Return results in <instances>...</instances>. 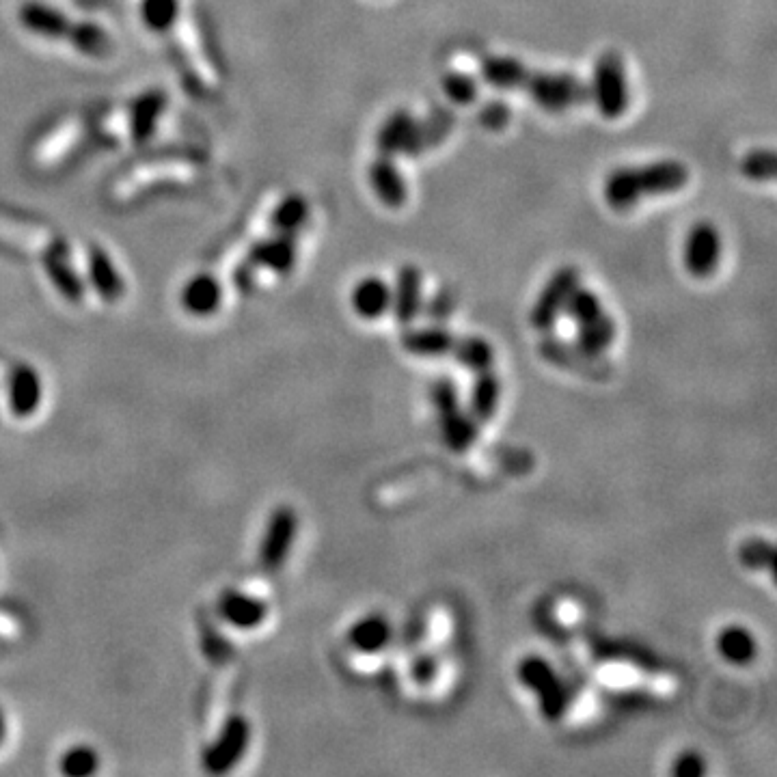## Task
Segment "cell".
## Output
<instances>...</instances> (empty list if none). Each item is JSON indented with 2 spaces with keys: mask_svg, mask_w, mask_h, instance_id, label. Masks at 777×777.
Here are the masks:
<instances>
[{
  "mask_svg": "<svg viewBox=\"0 0 777 777\" xmlns=\"http://www.w3.org/2000/svg\"><path fill=\"white\" fill-rule=\"evenodd\" d=\"M689 182V171L678 160H659L642 167H622L613 171L603 186L609 206L618 212L631 210L648 197L678 193Z\"/></svg>",
  "mask_w": 777,
  "mask_h": 777,
  "instance_id": "6da1fadb",
  "label": "cell"
},
{
  "mask_svg": "<svg viewBox=\"0 0 777 777\" xmlns=\"http://www.w3.org/2000/svg\"><path fill=\"white\" fill-rule=\"evenodd\" d=\"M516 678L525 689L538 698L540 713L549 721H560L570 708L572 695L555 667L540 657V654H527L516 665Z\"/></svg>",
  "mask_w": 777,
  "mask_h": 777,
  "instance_id": "7a4b0ae2",
  "label": "cell"
},
{
  "mask_svg": "<svg viewBox=\"0 0 777 777\" xmlns=\"http://www.w3.org/2000/svg\"><path fill=\"white\" fill-rule=\"evenodd\" d=\"M590 100L596 104L598 113L607 119H618L629 111V78H626L624 59L616 50H607L598 57L592 74Z\"/></svg>",
  "mask_w": 777,
  "mask_h": 777,
  "instance_id": "3957f363",
  "label": "cell"
},
{
  "mask_svg": "<svg viewBox=\"0 0 777 777\" xmlns=\"http://www.w3.org/2000/svg\"><path fill=\"white\" fill-rule=\"evenodd\" d=\"M523 89L547 113H564L590 100V85L564 72H529Z\"/></svg>",
  "mask_w": 777,
  "mask_h": 777,
  "instance_id": "277c9868",
  "label": "cell"
},
{
  "mask_svg": "<svg viewBox=\"0 0 777 777\" xmlns=\"http://www.w3.org/2000/svg\"><path fill=\"white\" fill-rule=\"evenodd\" d=\"M253 739L251 721L244 715H231L214 736V741L203 749L201 767L210 775H223L236 769L247 756Z\"/></svg>",
  "mask_w": 777,
  "mask_h": 777,
  "instance_id": "5b68a950",
  "label": "cell"
},
{
  "mask_svg": "<svg viewBox=\"0 0 777 777\" xmlns=\"http://www.w3.org/2000/svg\"><path fill=\"white\" fill-rule=\"evenodd\" d=\"M298 536V514L290 506H279L270 512L259 542L257 560L266 572H279L288 562L292 547Z\"/></svg>",
  "mask_w": 777,
  "mask_h": 777,
  "instance_id": "8992f818",
  "label": "cell"
},
{
  "mask_svg": "<svg viewBox=\"0 0 777 777\" xmlns=\"http://www.w3.org/2000/svg\"><path fill=\"white\" fill-rule=\"evenodd\" d=\"M577 285H579L577 268L564 266L560 270H555L547 285L540 290L534 307H531V313H529L531 326L540 333L551 331L555 322L560 320V316L564 313L568 298L572 292H575Z\"/></svg>",
  "mask_w": 777,
  "mask_h": 777,
  "instance_id": "52a82bcc",
  "label": "cell"
},
{
  "mask_svg": "<svg viewBox=\"0 0 777 777\" xmlns=\"http://www.w3.org/2000/svg\"><path fill=\"white\" fill-rule=\"evenodd\" d=\"M721 236L713 223H698L689 229L683 249V262L691 277L708 279L719 266Z\"/></svg>",
  "mask_w": 777,
  "mask_h": 777,
  "instance_id": "ba28073f",
  "label": "cell"
},
{
  "mask_svg": "<svg viewBox=\"0 0 777 777\" xmlns=\"http://www.w3.org/2000/svg\"><path fill=\"white\" fill-rule=\"evenodd\" d=\"M44 402V380L33 365L18 363L7 374V406L16 419L33 417Z\"/></svg>",
  "mask_w": 777,
  "mask_h": 777,
  "instance_id": "9c48e42d",
  "label": "cell"
},
{
  "mask_svg": "<svg viewBox=\"0 0 777 777\" xmlns=\"http://www.w3.org/2000/svg\"><path fill=\"white\" fill-rule=\"evenodd\" d=\"M424 307V277L417 266H402L391 290V313L398 324L411 326Z\"/></svg>",
  "mask_w": 777,
  "mask_h": 777,
  "instance_id": "30bf717a",
  "label": "cell"
},
{
  "mask_svg": "<svg viewBox=\"0 0 777 777\" xmlns=\"http://www.w3.org/2000/svg\"><path fill=\"white\" fill-rule=\"evenodd\" d=\"M268 603L249 592L229 590L218 601V616H221L231 629L255 631L268 618Z\"/></svg>",
  "mask_w": 777,
  "mask_h": 777,
  "instance_id": "8fae6325",
  "label": "cell"
},
{
  "mask_svg": "<svg viewBox=\"0 0 777 777\" xmlns=\"http://www.w3.org/2000/svg\"><path fill=\"white\" fill-rule=\"evenodd\" d=\"M456 128V113L447 106H434L432 111H428L426 117L417 119L415 124V134H413V143L411 149H408V158H419L424 156L430 149H436L443 145L449 134Z\"/></svg>",
  "mask_w": 777,
  "mask_h": 777,
  "instance_id": "7c38bea8",
  "label": "cell"
},
{
  "mask_svg": "<svg viewBox=\"0 0 777 777\" xmlns=\"http://www.w3.org/2000/svg\"><path fill=\"white\" fill-rule=\"evenodd\" d=\"M456 339L458 337L454 333H449L445 326L432 324V326H421V329H411V326H406L400 342H402V348L408 354H413V357L436 359V357H447V354H452Z\"/></svg>",
  "mask_w": 777,
  "mask_h": 777,
  "instance_id": "4fadbf2b",
  "label": "cell"
},
{
  "mask_svg": "<svg viewBox=\"0 0 777 777\" xmlns=\"http://www.w3.org/2000/svg\"><path fill=\"white\" fill-rule=\"evenodd\" d=\"M180 303L188 316L210 318L223 305V288L212 275H197L188 279L180 294Z\"/></svg>",
  "mask_w": 777,
  "mask_h": 777,
  "instance_id": "5bb4252c",
  "label": "cell"
},
{
  "mask_svg": "<svg viewBox=\"0 0 777 777\" xmlns=\"http://www.w3.org/2000/svg\"><path fill=\"white\" fill-rule=\"evenodd\" d=\"M393 637V629L383 613H367V616L354 622L348 633L346 642L348 646L359 654H376L383 652Z\"/></svg>",
  "mask_w": 777,
  "mask_h": 777,
  "instance_id": "9a60e30c",
  "label": "cell"
},
{
  "mask_svg": "<svg viewBox=\"0 0 777 777\" xmlns=\"http://www.w3.org/2000/svg\"><path fill=\"white\" fill-rule=\"evenodd\" d=\"M20 22L26 31L48 39H70L74 29V22H67L59 9L39 3V0H31L20 7Z\"/></svg>",
  "mask_w": 777,
  "mask_h": 777,
  "instance_id": "2e32d148",
  "label": "cell"
},
{
  "mask_svg": "<svg viewBox=\"0 0 777 777\" xmlns=\"http://www.w3.org/2000/svg\"><path fill=\"white\" fill-rule=\"evenodd\" d=\"M415 124H417V117H413L411 111H406V108L393 111L376 132L378 152L391 158L398 154L408 156V149H411L413 134H415Z\"/></svg>",
  "mask_w": 777,
  "mask_h": 777,
  "instance_id": "e0dca14e",
  "label": "cell"
},
{
  "mask_svg": "<svg viewBox=\"0 0 777 777\" xmlns=\"http://www.w3.org/2000/svg\"><path fill=\"white\" fill-rule=\"evenodd\" d=\"M249 262L257 268L288 275L296 264V242L290 234H279L275 238L259 240L249 253Z\"/></svg>",
  "mask_w": 777,
  "mask_h": 777,
  "instance_id": "ac0fdd59",
  "label": "cell"
},
{
  "mask_svg": "<svg viewBox=\"0 0 777 777\" xmlns=\"http://www.w3.org/2000/svg\"><path fill=\"white\" fill-rule=\"evenodd\" d=\"M370 184L374 195L385 203L387 208H400L406 201V180L402 171L395 165L391 156L380 154L370 165Z\"/></svg>",
  "mask_w": 777,
  "mask_h": 777,
  "instance_id": "d6986e66",
  "label": "cell"
},
{
  "mask_svg": "<svg viewBox=\"0 0 777 777\" xmlns=\"http://www.w3.org/2000/svg\"><path fill=\"white\" fill-rule=\"evenodd\" d=\"M89 283L104 303H117L126 294L124 277L119 275L111 257L100 247L89 249Z\"/></svg>",
  "mask_w": 777,
  "mask_h": 777,
  "instance_id": "ffe728a7",
  "label": "cell"
},
{
  "mask_svg": "<svg viewBox=\"0 0 777 777\" xmlns=\"http://www.w3.org/2000/svg\"><path fill=\"white\" fill-rule=\"evenodd\" d=\"M350 303L359 318L378 320L391 309V288L383 279L365 277L354 285Z\"/></svg>",
  "mask_w": 777,
  "mask_h": 777,
  "instance_id": "44dd1931",
  "label": "cell"
},
{
  "mask_svg": "<svg viewBox=\"0 0 777 777\" xmlns=\"http://www.w3.org/2000/svg\"><path fill=\"white\" fill-rule=\"evenodd\" d=\"M439 426L443 443L454 454H465L475 445L477 436H480V424L473 419L471 413H465L462 408H454L439 415Z\"/></svg>",
  "mask_w": 777,
  "mask_h": 777,
  "instance_id": "7402d4cb",
  "label": "cell"
},
{
  "mask_svg": "<svg viewBox=\"0 0 777 777\" xmlns=\"http://www.w3.org/2000/svg\"><path fill=\"white\" fill-rule=\"evenodd\" d=\"M0 240H9V242L22 244V247L35 249L44 257L50 253L67 251V244L59 236H54L52 231L42 229V227H29V225H22V223H13V221H7L5 216H0Z\"/></svg>",
  "mask_w": 777,
  "mask_h": 777,
  "instance_id": "603a6c76",
  "label": "cell"
},
{
  "mask_svg": "<svg viewBox=\"0 0 777 777\" xmlns=\"http://www.w3.org/2000/svg\"><path fill=\"white\" fill-rule=\"evenodd\" d=\"M715 644H717L719 657L736 667H745L749 663H754L758 654L756 637L752 635V631L739 624H730L726 629H721Z\"/></svg>",
  "mask_w": 777,
  "mask_h": 777,
  "instance_id": "cb8c5ba5",
  "label": "cell"
},
{
  "mask_svg": "<svg viewBox=\"0 0 777 777\" xmlns=\"http://www.w3.org/2000/svg\"><path fill=\"white\" fill-rule=\"evenodd\" d=\"M44 268L50 283L54 285L67 303H80L85 296V283L78 277V272L67 259V251L61 253H50L44 257Z\"/></svg>",
  "mask_w": 777,
  "mask_h": 777,
  "instance_id": "d4e9b609",
  "label": "cell"
},
{
  "mask_svg": "<svg viewBox=\"0 0 777 777\" xmlns=\"http://www.w3.org/2000/svg\"><path fill=\"white\" fill-rule=\"evenodd\" d=\"M501 400V380L493 372V367L484 372L475 374V383L471 387V402H469V413L477 424H486L495 417L497 406Z\"/></svg>",
  "mask_w": 777,
  "mask_h": 777,
  "instance_id": "484cf974",
  "label": "cell"
},
{
  "mask_svg": "<svg viewBox=\"0 0 777 777\" xmlns=\"http://www.w3.org/2000/svg\"><path fill=\"white\" fill-rule=\"evenodd\" d=\"M480 74L484 83L499 91L523 89L529 70L523 61L514 57H488L480 65Z\"/></svg>",
  "mask_w": 777,
  "mask_h": 777,
  "instance_id": "4316f807",
  "label": "cell"
},
{
  "mask_svg": "<svg viewBox=\"0 0 777 777\" xmlns=\"http://www.w3.org/2000/svg\"><path fill=\"white\" fill-rule=\"evenodd\" d=\"M540 354L547 361L566 367V370L570 365L572 372H592V367L598 363V357L585 354L577 344H568L564 339H555V337L542 339Z\"/></svg>",
  "mask_w": 777,
  "mask_h": 777,
  "instance_id": "83f0119b",
  "label": "cell"
},
{
  "mask_svg": "<svg viewBox=\"0 0 777 777\" xmlns=\"http://www.w3.org/2000/svg\"><path fill=\"white\" fill-rule=\"evenodd\" d=\"M613 339H616V324H613V320L607 316V313H603V316H598L596 320L577 326L575 344L585 354H590V357H601V354L613 344Z\"/></svg>",
  "mask_w": 777,
  "mask_h": 777,
  "instance_id": "f1b7e54d",
  "label": "cell"
},
{
  "mask_svg": "<svg viewBox=\"0 0 777 777\" xmlns=\"http://www.w3.org/2000/svg\"><path fill=\"white\" fill-rule=\"evenodd\" d=\"M309 218V206L303 195H288L279 201V206L272 210L270 223L279 234H298Z\"/></svg>",
  "mask_w": 777,
  "mask_h": 777,
  "instance_id": "f546056e",
  "label": "cell"
},
{
  "mask_svg": "<svg viewBox=\"0 0 777 777\" xmlns=\"http://www.w3.org/2000/svg\"><path fill=\"white\" fill-rule=\"evenodd\" d=\"M452 354L462 367L475 374L490 370L495 363V350L482 337H458Z\"/></svg>",
  "mask_w": 777,
  "mask_h": 777,
  "instance_id": "4dcf8cb0",
  "label": "cell"
},
{
  "mask_svg": "<svg viewBox=\"0 0 777 777\" xmlns=\"http://www.w3.org/2000/svg\"><path fill=\"white\" fill-rule=\"evenodd\" d=\"M100 754L91 745H74L65 749L59 760V771L67 777H89L100 771Z\"/></svg>",
  "mask_w": 777,
  "mask_h": 777,
  "instance_id": "1f68e13d",
  "label": "cell"
},
{
  "mask_svg": "<svg viewBox=\"0 0 777 777\" xmlns=\"http://www.w3.org/2000/svg\"><path fill=\"white\" fill-rule=\"evenodd\" d=\"M177 13H180V0H143L141 18L149 31L165 33L169 31Z\"/></svg>",
  "mask_w": 777,
  "mask_h": 777,
  "instance_id": "d6a6232c",
  "label": "cell"
},
{
  "mask_svg": "<svg viewBox=\"0 0 777 777\" xmlns=\"http://www.w3.org/2000/svg\"><path fill=\"white\" fill-rule=\"evenodd\" d=\"M162 108H165V100H162L160 93H147L139 102H136L134 117H132L136 141H145L147 136L152 134Z\"/></svg>",
  "mask_w": 777,
  "mask_h": 777,
  "instance_id": "836d02e7",
  "label": "cell"
},
{
  "mask_svg": "<svg viewBox=\"0 0 777 777\" xmlns=\"http://www.w3.org/2000/svg\"><path fill=\"white\" fill-rule=\"evenodd\" d=\"M564 313L579 326V324L596 320L598 316H603L605 309L592 290H585V288H581V285H577L575 292H572L568 298Z\"/></svg>",
  "mask_w": 777,
  "mask_h": 777,
  "instance_id": "e575fe53",
  "label": "cell"
},
{
  "mask_svg": "<svg viewBox=\"0 0 777 777\" xmlns=\"http://www.w3.org/2000/svg\"><path fill=\"white\" fill-rule=\"evenodd\" d=\"M741 171L754 182H769L777 173V158L771 149H752L741 160Z\"/></svg>",
  "mask_w": 777,
  "mask_h": 777,
  "instance_id": "d590c367",
  "label": "cell"
},
{
  "mask_svg": "<svg viewBox=\"0 0 777 777\" xmlns=\"http://www.w3.org/2000/svg\"><path fill=\"white\" fill-rule=\"evenodd\" d=\"M443 93L458 106L473 104L477 100V80L465 72H447L443 76Z\"/></svg>",
  "mask_w": 777,
  "mask_h": 777,
  "instance_id": "8d00e7d4",
  "label": "cell"
},
{
  "mask_svg": "<svg viewBox=\"0 0 777 777\" xmlns=\"http://www.w3.org/2000/svg\"><path fill=\"white\" fill-rule=\"evenodd\" d=\"M458 307V294L452 288H441L432 294L428 303L421 307V313L432 322L443 326L449 318L454 316V311Z\"/></svg>",
  "mask_w": 777,
  "mask_h": 777,
  "instance_id": "74e56055",
  "label": "cell"
},
{
  "mask_svg": "<svg viewBox=\"0 0 777 777\" xmlns=\"http://www.w3.org/2000/svg\"><path fill=\"white\" fill-rule=\"evenodd\" d=\"M739 560L747 568L754 570H773V544L760 538L747 540L739 549Z\"/></svg>",
  "mask_w": 777,
  "mask_h": 777,
  "instance_id": "f35d334b",
  "label": "cell"
},
{
  "mask_svg": "<svg viewBox=\"0 0 777 777\" xmlns=\"http://www.w3.org/2000/svg\"><path fill=\"white\" fill-rule=\"evenodd\" d=\"M430 404L434 406L436 415H443L447 411H454V408L460 406V393H458V387L452 378L447 376H439L434 380V383L430 385Z\"/></svg>",
  "mask_w": 777,
  "mask_h": 777,
  "instance_id": "ab89813d",
  "label": "cell"
},
{
  "mask_svg": "<svg viewBox=\"0 0 777 777\" xmlns=\"http://www.w3.org/2000/svg\"><path fill=\"white\" fill-rule=\"evenodd\" d=\"M510 117H512L510 106L503 100H488L486 104H482L480 111H477V121H480V126L490 132H499L506 128L510 124Z\"/></svg>",
  "mask_w": 777,
  "mask_h": 777,
  "instance_id": "60d3db41",
  "label": "cell"
},
{
  "mask_svg": "<svg viewBox=\"0 0 777 777\" xmlns=\"http://www.w3.org/2000/svg\"><path fill=\"white\" fill-rule=\"evenodd\" d=\"M408 676H411L413 683L419 687L432 685L436 676H439V659H436V654L419 652L411 661V667H408Z\"/></svg>",
  "mask_w": 777,
  "mask_h": 777,
  "instance_id": "b9f144b4",
  "label": "cell"
},
{
  "mask_svg": "<svg viewBox=\"0 0 777 777\" xmlns=\"http://www.w3.org/2000/svg\"><path fill=\"white\" fill-rule=\"evenodd\" d=\"M670 771L676 777H700L706 773V760L695 749H687V752L676 756Z\"/></svg>",
  "mask_w": 777,
  "mask_h": 777,
  "instance_id": "7bdbcfd3",
  "label": "cell"
},
{
  "mask_svg": "<svg viewBox=\"0 0 777 777\" xmlns=\"http://www.w3.org/2000/svg\"><path fill=\"white\" fill-rule=\"evenodd\" d=\"M7 739V717L3 713V708H0V745L5 743Z\"/></svg>",
  "mask_w": 777,
  "mask_h": 777,
  "instance_id": "ee69618b",
  "label": "cell"
}]
</instances>
